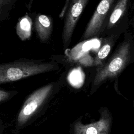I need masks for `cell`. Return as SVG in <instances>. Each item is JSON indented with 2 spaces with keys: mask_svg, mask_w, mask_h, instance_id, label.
<instances>
[{
  "mask_svg": "<svg viewBox=\"0 0 134 134\" xmlns=\"http://www.w3.org/2000/svg\"><path fill=\"white\" fill-rule=\"evenodd\" d=\"M53 86L52 84L46 85L35 91L27 98L18 116L19 126L24 125L36 112L50 93Z\"/></svg>",
  "mask_w": 134,
  "mask_h": 134,
  "instance_id": "cell-5",
  "label": "cell"
},
{
  "mask_svg": "<svg viewBox=\"0 0 134 134\" xmlns=\"http://www.w3.org/2000/svg\"><path fill=\"white\" fill-rule=\"evenodd\" d=\"M12 92L4 90H0V102L7 99L10 96Z\"/></svg>",
  "mask_w": 134,
  "mask_h": 134,
  "instance_id": "cell-12",
  "label": "cell"
},
{
  "mask_svg": "<svg viewBox=\"0 0 134 134\" xmlns=\"http://www.w3.org/2000/svg\"><path fill=\"white\" fill-rule=\"evenodd\" d=\"M128 2V0H119L118 1L106 21L105 28L106 27L107 29H109L118 21L127 8Z\"/></svg>",
  "mask_w": 134,
  "mask_h": 134,
  "instance_id": "cell-10",
  "label": "cell"
},
{
  "mask_svg": "<svg viewBox=\"0 0 134 134\" xmlns=\"http://www.w3.org/2000/svg\"><path fill=\"white\" fill-rule=\"evenodd\" d=\"M89 0H71L65 15L62 33L63 48H68L76 24Z\"/></svg>",
  "mask_w": 134,
  "mask_h": 134,
  "instance_id": "cell-4",
  "label": "cell"
},
{
  "mask_svg": "<svg viewBox=\"0 0 134 134\" xmlns=\"http://www.w3.org/2000/svg\"><path fill=\"white\" fill-rule=\"evenodd\" d=\"M132 40L125 38L109 59L102 65L97 67L93 84L97 86L106 80L117 77L126 68L132 54Z\"/></svg>",
  "mask_w": 134,
  "mask_h": 134,
  "instance_id": "cell-2",
  "label": "cell"
},
{
  "mask_svg": "<svg viewBox=\"0 0 134 134\" xmlns=\"http://www.w3.org/2000/svg\"><path fill=\"white\" fill-rule=\"evenodd\" d=\"M17 0H0V21L6 19Z\"/></svg>",
  "mask_w": 134,
  "mask_h": 134,
  "instance_id": "cell-11",
  "label": "cell"
},
{
  "mask_svg": "<svg viewBox=\"0 0 134 134\" xmlns=\"http://www.w3.org/2000/svg\"><path fill=\"white\" fill-rule=\"evenodd\" d=\"M32 2H33V0H29V4H28V5H27V7H28V8L29 10H30V8H31V7L32 4Z\"/></svg>",
  "mask_w": 134,
  "mask_h": 134,
  "instance_id": "cell-13",
  "label": "cell"
},
{
  "mask_svg": "<svg viewBox=\"0 0 134 134\" xmlns=\"http://www.w3.org/2000/svg\"><path fill=\"white\" fill-rule=\"evenodd\" d=\"M110 121L109 114L104 110L96 122L87 125L77 122L74 125V134H108Z\"/></svg>",
  "mask_w": 134,
  "mask_h": 134,
  "instance_id": "cell-6",
  "label": "cell"
},
{
  "mask_svg": "<svg viewBox=\"0 0 134 134\" xmlns=\"http://www.w3.org/2000/svg\"><path fill=\"white\" fill-rule=\"evenodd\" d=\"M54 62L21 59L0 63V84L14 82L32 75L58 70Z\"/></svg>",
  "mask_w": 134,
  "mask_h": 134,
  "instance_id": "cell-1",
  "label": "cell"
},
{
  "mask_svg": "<svg viewBox=\"0 0 134 134\" xmlns=\"http://www.w3.org/2000/svg\"><path fill=\"white\" fill-rule=\"evenodd\" d=\"M32 21L27 15L20 18L16 27V34L22 41L29 40L31 36Z\"/></svg>",
  "mask_w": 134,
  "mask_h": 134,
  "instance_id": "cell-9",
  "label": "cell"
},
{
  "mask_svg": "<svg viewBox=\"0 0 134 134\" xmlns=\"http://www.w3.org/2000/svg\"><path fill=\"white\" fill-rule=\"evenodd\" d=\"M117 37L116 35H111L102 39L100 48L96 53L93 61V65L98 67L105 63V60L113 47Z\"/></svg>",
  "mask_w": 134,
  "mask_h": 134,
  "instance_id": "cell-8",
  "label": "cell"
},
{
  "mask_svg": "<svg viewBox=\"0 0 134 134\" xmlns=\"http://www.w3.org/2000/svg\"><path fill=\"white\" fill-rule=\"evenodd\" d=\"M115 0H100L88 23L81 40L98 37L104 31L108 14Z\"/></svg>",
  "mask_w": 134,
  "mask_h": 134,
  "instance_id": "cell-3",
  "label": "cell"
},
{
  "mask_svg": "<svg viewBox=\"0 0 134 134\" xmlns=\"http://www.w3.org/2000/svg\"><path fill=\"white\" fill-rule=\"evenodd\" d=\"M35 26L40 40L47 42L51 37L52 30V22L50 17L44 14L37 15L35 18Z\"/></svg>",
  "mask_w": 134,
  "mask_h": 134,
  "instance_id": "cell-7",
  "label": "cell"
}]
</instances>
